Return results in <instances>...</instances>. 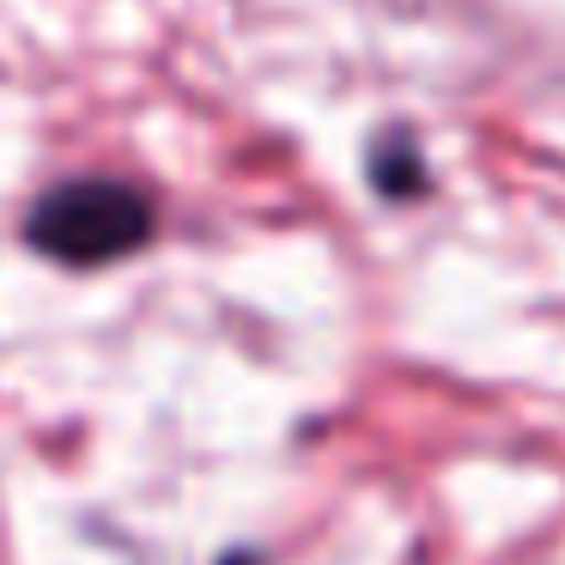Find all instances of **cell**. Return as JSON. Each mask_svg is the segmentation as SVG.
<instances>
[{"mask_svg": "<svg viewBox=\"0 0 565 565\" xmlns=\"http://www.w3.org/2000/svg\"><path fill=\"white\" fill-rule=\"evenodd\" d=\"M25 237L38 256L62 268H104V262L135 256L152 237V201L110 177H74L31 207Z\"/></svg>", "mask_w": 565, "mask_h": 565, "instance_id": "obj_1", "label": "cell"}, {"mask_svg": "<svg viewBox=\"0 0 565 565\" xmlns=\"http://www.w3.org/2000/svg\"><path fill=\"white\" fill-rule=\"evenodd\" d=\"M220 565H262V559H256V553H225Z\"/></svg>", "mask_w": 565, "mask_h": 565, "instance_id": "obj_2", "label": "cell"}]
</instances>
